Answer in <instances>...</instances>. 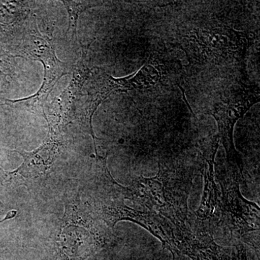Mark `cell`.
I'll list each match as a JSON object with an SVG mask.
<instances>
[{"instance_id":"7","label":"cell","mask_w":260,"mask_h":260,"mask_svg":"<svg viewBox=\"0 0 260 260\" xmlns=\"http://www.w3.org/2000/svg\"><path fill=\"white\" fill-rule=\"evenodd\" d=\"M62 63V61H57L44 64V83L35 95L18 100H6L4 104L0 105L13 106L15 104H20L23 107L30 109L42 108L44 102L47 100L48 95L54 88V85L63 75L67 74L66 67L60 66Z\"/></svg>"},{"instance_id":"9","label":"cell","mask_w":260,"mask_h":260,"mask_svg":"<svg viewBox=\"0 0 260 260\" xmlns=\"http://www.w3.org/2000/svg\"><path fill=\"white\" fill-rule=\"evenodd\" d=\"M232 260H247L244 246H237L235 249H233Z\"/></svg>"},{"instance_id":"1","label":"cell","mask_w":260,"mask_h":260,"mask_svg":"<svg viewBox=\"0 0 260 260\" xmlns=\"http://www.w3.org/2000/svg\"><path fill=\"white\" fill-rule=\"evenodd\" d=\"M191 181L192 178L185 169L160 162L158 175L140 179L133 187L126 189V198L135 200L174 226H186Z\"/></svg>"},{"instance_id":"4","label":"cell","mask_w":260,"mask_h":260,"mask_svg":"<svg viewBox=\"0 0 260 260\" xmlns=\"http://www.w3.org/2000/svg\"><path fill=\"white\" fill-rule=\"evenodd\" d=\"M57 244L59 260H85L99 251L104 242L83 228L70 225L61 230Z\"/></svg>"},{"instance_id":"5","label":"cell","mask_w":260,"mask_h":260,"mask_svg":"<svg viewBox=\"0 0 260 260\" xmlns=\"http://www.w3.org/2000/svg\"><path fill=\"white\" fill-rule=\"evenodd\" d=\"M49 136L42 146L30 153L15 151L23 156V164L13 172L25 177L42 175L54 162L58 149L60 145V129L59 124H49Z\"/></svg>"},{"instance_id":"2","label":"cell","mask_w":260,"mask_h":260,"mask_svg":"<svg viewBox=\"0 0 260 260\" xmlns=\"http://www.w3.org/2000/svg\"><path fill=\"white\" fill-rule=\"evenodd\" d=\"M259 102L257 86H244L231 92L228 96L213 106L212 116L218 128L219 140H221L227 159L231 165L237 166L242 172V164L234 144V126L253 105Z\"/></svg>"},{"instance_id":"8","label":"cell","mask_w":260,"mask_h":260,"mask_svg":"<svg viewBox=\"0 0 260 260\" xmlns=\"http://www.w3.org/2000/svg\"><path fill=\"white\" fill-rule=\"evenodd\" d=\"M63 3L69 14L70 23L68 31L69 32L71 29L73 31L72 37H76L78 21L80 15L88 8L96 6V5L94 4L92 2L63 1Z\"/></svg>"},{"instance_id":"12","label":"cell","mask_w":260,"mask_h":260,"mask_svg":"<svg viewBox=\"0 0 260 260\" xmlns=\"http://www.w3.org/2000/svg\"><path fill=\"white\" fill-rule=\"evenodd\" d=\"M174 260H186L185 259H184L183 258V256H179V257L175 258V259H174Z\"/></svg>"},{"instance_id":"6","label":"cell","mask_w":260,"mask_h":260,"mask_svg":"<svg viewBox=\"0 0 260 260\" xmlns=\"http://www.w3.org/2000/svg\"><path fill=\"white\" fill-rule=\"evenodd\" d=\"M164 75V70L158 61L148 60L141 69L125 78H115L103 75L104 85L111 93L144 89L155 86Z\"/></svg>"},{"instance_id":"11","label":"cell","mask_w":260,"mask_h":260,"mask_svg":"<svg viewBox=\"0 0 260 260\" xmlns=\"http://www.w3.org/2000/svg\"><path fill=\"white\" fill-rule=\"evenodd\" d=\"M9 178V173L5 172L0 168V180H8Z\"/></svg>"},{"instance_id":"3","label":"cell","mask_w":260,"mask_h":260,"mask_svg":"<svg viewBox=\"0 0 260 260\" xmlns=\"http://www.w3.org/2000/svg\"><path fill=\"white\" fill-rule=\"evenodd\" d=\"M191 38L207 59L242 60L250 45L246 32L230 27L196 29Z\"/></svg>"},{"instance_id":"10","label":"cell","mask_w":260,"mask_h":260,"mask_svg":"<svg viewBox=\"0 0 260 260\" xmlns=\"http://www.w3.org/2000/svg\"><path fill=\"white\" fill-rule=\"evenodd\" d=\"M7 69V62L5 60L4 58L1 55V52H0V75H5L7 76L6 73H5V70Z\"/></svg>"}]
</instances>
